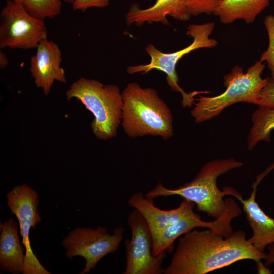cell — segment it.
I'll use <instances>...</instances> for the list:
<instances>
[{
  "label": "cell",
  "instance_id": "28",
  "mask_svg": "<svg viewBox=\"0 0 274 274\" xmlns=\"http://www.w3.org/2000/svg\"><path fill=\"white\" fill-rule=\"evenodd\" d=\"M17 3L21 4L23 5L24 0H13Z\"/></svg>",
  "mask_w": 274,
  "mask_h": 274
},
{
  "label": "cell",
  "instance_id": "2",
  "mask_svg": "<svg viewBox=\"0 0 274 274\" xmlns=\"http://www.w3.org/2000/svg\"><path fill=\"white\" fill-rule=\"evenodd\" d=\"M121 94V124L129 137L152 135L167 140L173 136L172 112L156 90L131 82Z\"/></svg>",
  "mask_w": 274,
  "mask_h": 274
},
{
  "label": "cell",
  "instance_id": "12",
  "mask_svg": "<svg viewBox=\"0 0 274 274\" xmlns=\"http://www.w3.org/2000/svg\"><path fill=\"white\" fill-rule=\"evenodd\" d=\"M30 62V72L36 86L47 96L55 81L65 83L64 70L61 67V52L55 42L47 39L40 42Z\"/></svg>",
  "mask_w": 274,
  "mask_h": 274
},
{
  "label": "cell",
  "instance_id": "6",
  "mask_svg": "<svg viewBox=\"0 0 274 274\" xmlns=\"http://www.w3.org/2000/svg\"><path fill=\"white\" fill-rule=\"evenodd\" d=\"M215 27L214 22H207L202 24H190L187 27L186 35L193 39L188 46L176 52L166 53L149 44L145 51L150 56V63L145 65L129 66L127 72L129 74L141 72L147 74L152 70H160L166 74L168 85L175 92H179L182 96V105L183 107H191L194 104V96L201 94L209 93V91H194L185 92L178 84V77L176 66L178 61L186 54L199 48H211L216 47L218 42L215 39L209 38Z\"/></svg>",
  "mask_w": 274,
  "mask_h": 274
},
{
  "label": "cell",
  "instance_id": "5",
  "mask_svg": "<svg viewBox=\"0 0 274 274\" xmlns=\"http://www.w3.org/2000/svg\"><path fill=\"white\" fill-rule=\"evenodd\" d=\"M266 63L259 60L244 73L243 68L234 67L224 76L225 91L214 96H199L196 99L191 115L197 123H201L218 116L225 108L237 102L257 105L261 90L268 77L263 79L261 74Z\"/></svg>",
  "mask_w": 274,
  "mask_h": 274
},
{
  "label": "cell",
  "instance_id": "4",
  "mask_svg": "<svg viewBox=\"0 0 274 274\" xmlns=\"http://www.w3.org/2000/svg\"><path fill=\"white\" fill-rule=\"evenodd\" d=\"M68 101L80 100L93 115L91 127L94 135L107 140L117 135L122 120L123 99L119 87L104 85L94 79L80 77L66 92Z\"/></svg>",
  "mask_w": 274,
  "mask_h": 274
},
{
  "label": "cell",
  "instance_id": "20",
  "mask_svg": "<svg viewBox=\"0 0 274 274\" xmlns=\"http://www.w3.org/2000/svg\"><path fill=\"white\" fill-rule=\"evenodd\" d=\"M263 23L267 32L269 44L267 49L261 54L259 60L265 62L270 71L271 77L274 78V15H267Z\"/></svg>",
  "mask_w": 274,
  "mask_h": 274
},
{
  "label": "cell",
  "instance_id": "27",
  "mask_svg": "<svg viewBox=\"0 0 274 274\" xmlns=\"http://www.w3.org/2000/svg\"><path fill=\"white\" fill-rule=\"evenodd\" d=\"M63 1L65 3L71 4H73V3L75 2V0H63Z\"/></svg>",
  "mask_w": 274,
  "mask_h": 274
},
{
  "label": "cell",
  "instance_id": "19",
  "mask_svg": "<svg viewBox=\"0 0 274 274\" xmlns=\"http://www.w3.org/2000/svg\"><path fill=\"white\" fill-rule=\"evenodd\" d=\"M23 6L30 15L40 20L53 18L61 13V0H24Z\"/></svg>",
  "mask_w": 274,
  "mask_h": 274
},
{
  "label": "cell",
  "instance_id": "18",
  "mask_svg": "<svg viewBox=\"0 0 274 274\" xmlns=\"http://www.w3.org/2000/svg\"><path fill=\"white\" fill-rule=\"evenodd\" d=\"M253 125L247 139L248 150H252L260 141L270 142L274 129V108L259 106L252 115Z\"/></svg>",
  "mask_w": 274,
  "mask_h": 274
},
{
  "label": "cell",
  "instance_id": "15",
  "mask_svg": "<svg viewBox=\"0 0 274 274\" xmlns=\"http://www.w3.org/2000/svg\"><path fill=\"white\" fill-rule=\"evenodd\" d=\"M19 226L12 217L0 224V269L12 274L22 273L25 248L21 243Z\"/></svg>",
  "mask_w": 274,
  "mask_h": 274
},
{
  "label": "cell",
  "instance_id": "16",
  "mask_svg": "<svg viewBox=\"0 0 274 274\" xmlns=\"http://www.w3.org/2000/svg\"><path fill=\"white\" fill-rule=\"evenodd\" d=\"M180 21L189 20L190 15L181 0H157L150 7L140 9L136 4H133L126 15L128 25L135 23L138 26L145 22H159L168 25L166 16Z\"/></svg>",
  "mask_w": 274,
  "mask_h": 274
},
{
  "label": "cell",
  "instance_id": "26",
  "mask_svg": "<svg viewBox=\"0 0 274 274\" xmlns=\"http://www.w3.org/2000/svg\"><path fill=\"white\" fill-rule=\"evenodd\" d=\"M8 59L6 55L2 51H0V68H5L8 64Z\"/></svg>",
  "mask_w": 274,
  "mask_h": 274
},
{
  "label": "cell",
  "instance_id": "11",
  "mask_svg": "<svg viewBox=\"0 0 274 274\" xmlns=\"http://www.w3.org/2000/svg\"><path fill=\"white\" fill-rule=\"evenodd\" d=\"M127 224L131 238L124 242L126 266L124 274H162L164 252L157 256L152 254V236L148 226L139 212L134 209L128 215Z\"/></svg>",
  "mask_w": 274,
  "mask_h": 274
},
{
  "label": "cell",
  "instance_id": "9",
  "mask_svg": "<svg viewBox=\"0 0 274 274\" xmlns=\"http://www.w3.org/2000/svg\"><path fill=\"white\" fill-rule=\"evenodd\" d=\"M7 204L17 217L22 243L25 248L23 274H50L35 255L30 239V230L41 218L38 210L39 195L26 183L14 187L6 195Z\"/></svg>",
  "mask_w": 274,
  "mask_h": 274
},
{
  "label": "cell",
  "instance_id": "17",
  "mask_svg": "<svg viewBox=\"0 0 274 274\" xmlns=\"http://www.w3.org/2000/svg\"><path fill=\"white\" fill-rule=\"evenodd\" d=\"M270 0H223L213 14L222 23L230 24L237 20L246 23L254 22L270 3Z\"/></svg>",
  "mask_w": 274,
  "mask_h": 274
},
{
  "label": "cell",
  "instance_id": "10",
  "mask_svg": "<svg viewBox=\"0 0 274 274\" xmlns=\"http://www.w3.org/2000/svg\"><path fill=\"white\" fill-rule=\"evenodd\" d=\"M225 210L219 218L212 221H204L194 211L152 235V254L154 256L164 252H172L174 243L179 236L197 227H205L227 237L233 233L232 219L241 213V209L231 198L225 199Z\"/></svg>",
  "mask_w": 274,
  "mask_h": 274
},
{
  "label": "cell",
  "instance_id": "13",
  "mask_svg": "<svg viewBox=\"0 0 274 274\" xmlns=\"http://www.w3.org/2000/svg\"><path fill=\"white\" fill-rule=\"evenodd\" d=\"M274 168L270 167L260 174L252 186L250 197L243 199L241 194L235 196L242 204L247 221L253 231L249 242L258 251L264 252L268 245L274 244V218L267 215L256 201L257 187L261 179Z\"/></svg>",
  "mask_w": 274,
  "mask_h": 274
},
{
  "label": "cell",
  "instance_id": "3",
  "mask_svg": "<svg viewBox=\"0 0 274 274\" xmlns=\"http://www.w3.org/2000/svg\"><path fill=\"white\" fill-rule=\"evenodd\" d=\"M244 164L232 158L214 160L206 163L192 181L178 188L168 189L159 182L144 195L153 199L160 196L179 195L192 201L196 205L197 210L216 219L221 217L225 210L226 203L223 197L226 195L235 197L240 194L229 186L224 187L222 191L219 190L216 183L217 178Z\"/></svg>",
  "mask_w": 274,
  "mask_h": 274
},
{
  "label": "cell",
  "instance_id": "22",
  "mask_svg": "<svg viewBox=\"0 0 274 274\" xmlns=\"http://www.w3.org/2000/svg\"><path fill=\"white\" fill-rule=\"evenodd\" d=\"M257 105L274 108V78L268 77L266 85L261 90Z\"/></svg>",
  "mask_w": 274,
  "mask_h": 274
},
{
  "label": "cell",
  "instance_id": "23",
  "mask_svg": "<svg viewBox=\"0 0 274 274\" xmlns=\"http://www.w3.org/2000/svg\"><path fill=\"white\" fill-rule=\"evenodd\" d=\"M110 0H75L73 3V10L84 12L91 7L102 8L107 6Z\"/></svg>",
  "mask_w": 274,
  "mask_h": 274
},
{
  "label": "cell",
  "instance_id": "7",
  "mask_svg": "<svg viewBox=\"0 0 274 274\" xmlns=\"http://www.w3.org/2000/svg\"><path fill=\"white\" fill-rule=\"evenodd\" d=\"M124 230L123 227L118 226L110 234L101 226L95 229L76 227L62 239L61 244L66 249V257L68 259L79 256L85 260V267L80 274L89 273L103 257L117 251Z\"/></svg>",
  "mask_w": 274,
  "mask_h": 274
},
{
  "label": "cell",
  "instance_id": "8",
  "mask_svg": "<svg viewBox=\"0 0 274 274\" xmlns=\"http://www.w3.org/2000/svg\"><path fill=\"white\" fill-rule=\"evenodd\" d=\"M44 20L30 15L21 4L6 0L0 13V48L29 49L47 39Z\"/></svg>",
  "mask_w": 274,
  "mask_h": 274
},
{
  "label": "cell",
  "instance_id": "25",
  "mask_svg": "<svg viewBox=\"0 0 274 274\" xmlns=\"http://www.w3.org/2000/svg\"><path fill=\"white\" fill-rule=\"evenodd\" d=\"M258 273H271V271L265 265L262 264L261 261L256 262Z\"/></svg>",
  "mask_w": 274,
  "mask_h": 274
},
{
  "label": "cell",
  "instance_id": "21",
  "mask_svg": "<svg viewBox=\"0 0 274 274\" xmlns=\"http://www.w3.org/2000/svg\"><path fill=\"white\" fill-rule=\"evenodd\" d=\"M190 16L213 14L223 0H181Z\"/></svg>",
  "mask_w": 274,
  "mask_h": 274
},
{
  "label": "cell",
  "instance_id": "14",
  "mask_svg": "<svg viewBox=\"0 0 274 274\" xmlns=\"http://www.w3.org/2000/svg\"><path fill=\"white\" fill-rule=\"evenodd\" d=\"M153 199L145 197L141 192H137L128 200L129 206L136 209L143 216L151 235L194 211L195 205L192 201L184 199L177 208L164 210L156 207Z\"/></svg>",
  "mask_w": 274,
  "mask_h": 274
},
{
  "label": "cell",
  "instance_id": "1",
  "mask_svg": "<svg viewBox=\"0 0 274 274\" xmlns=\"http://www.w3.org/2000/svg\"><path fill=\"white\" fill-rule=\"evenodd\" d=\"M267 257L246 239L243 231L225 237L209 229H193L180 237L163 273L204 274L242 260L256 262Z\"/></svg>",
  "mask_w": 274,
  "mask_h": 274
},
{
  "label": "cell",
  "instance_id": "24",
  "mask_svg": "<svg viewBox=\"0 0 274 274\" xmlns=\"http://www.w3.org/2000/svg\"><path fill=\"white\" fill-rule=\"evenodd\" d=\"M269 251L264 264L267 267L274 262V245L269 249Z\"/></svg>",
  "mask_w": 274,
  "mask_h": 274
}]
</instances>
